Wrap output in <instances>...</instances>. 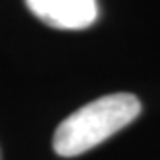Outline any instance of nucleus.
<instances>
[{"label": "nucleus", "instance_id": "nucleus-2", "mask_svg": "<svg viewBox=\"0 0 160 160\" xmlns=\"http://www.w3.org/2000/svg\"><path fill=\"white\" fill-rule=\"evenodd\" d=\"M25 4L54 29H85L98 19L96 0H25Z\"/></svg>", "mask_w": 160, "mask_h": 160}, {"label": "nucleus", "instance_id": "nucleus-1", "mask_svg": "<svg viewBox=\"0 0 160 160\" xmlns=\"http://www.w3.org/2000/svg\"><path fill=\"white\" fill-rule=\"evenodd\" d=\"M142 104L133 94H108L69 114L54 131V152L71 158L100 146L137 119Z\"/></svg>", "mask_w": 160, "mask_h": 160}]
</instances>
